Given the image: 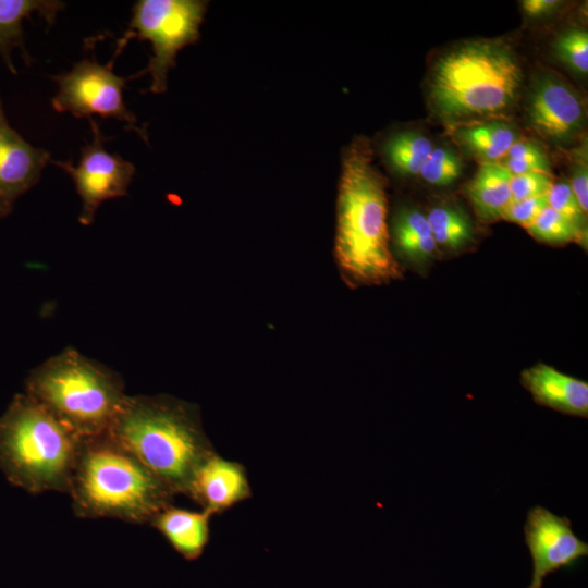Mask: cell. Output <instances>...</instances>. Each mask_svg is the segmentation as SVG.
Returning <instances> with one entry per match:
<instances>
[{
  "mask_svg": "<svg viewBox=\"0 0 588 588\" xmlns=\"http://www.w3.org/2000/svg\"><path fill=\"white\" fill-rule=\"evenodd\" d=\"M385 187L369 140L355 137L342 158L335 256L344 273L357 283H382L402 275L390 250Z\"/></svg>",
  "mask_w": 588,
  "mask_h": 588,
  "instance_id": "cell-1",
  "label": "cell"
},
{
  "mask_svg": "<svg viewBox=\"0 0 588 588\" xmlns=\"http://www.w3.org/2000/svg\"><path fill=\"white\" fill-rule=\"evenodd\" d=\"M175 495L215 452L198 408L168 395H128L107 431Z\"/></svg>",
  "mask_w": 588,
  "mask_h": 588,
  "instance_id": "cell-2",
  "label": "cell"
},
{
  "mask_svg": "<svg viewBox=\"0 0 588 588\" xmlns=\"http://www.w3.org/2000/svg\"><path fill=\"white\" fill-rule=\"evenodd\" d=\"M68 494L81 518L149 524L175 494L108 432L83 438Z\"/></svg>",
  "mask_w": 588,
  "mask_h": 588,
  "instance_id": "cell-3",
  "label": "cell"
},
{
  "mask_svg": "<svg viewBox=\"0 0 588 588\" xmlns=\"http://www.w3.org/2000/svg\"><path fill=\"white\" fill-rule=\"evenodd\" d=\"M522 82L523 71L511 47L499 40H471L436 61L428 98L440 119L460 125L505 112Z\"/></svg>",
  "mask_w": 588,
  "mask_h": 588,
  "instance_id": "cell-4",
  "label": "cell"
},
{
  "mask_svg": "<svg viewBox=\"0 0 588 588\" xmlns=\"http://www.w3.org/2000/svg\"><path fill=\"white\" fill-rule=\"evenodd\" d=\"M83 438L25 393L0 416V468L30 493L69 492Z\"/></svg>",
  "mask_w": 588,
  "mask_h": 588,
  "instance_id": "cell-5",
  "label": "cell"
},
{
  "mask_svg": "<svg viewBox=\"0 0 588 588\" xmlns=\"http://www.w3.org/2000/svg\"><path fill=\"white\" fill-rule=\"evenodd\" d=\"M24 393L82 438L107 432L127 396L117 371L74 347L35 367Z\"/></svg>",
  "mask_w": 588,
  "mask_h": 588,
  "instance_id": "cell-6",
  "label": "cell"
},
{
  "mask_svg": "<svg viewBox=\"0 0 588 588\" xmlns=\"http://www.w3.org/2000/svg\"><path fill=\"white\" fill-rule=\"evenodd\" d=\"M207 4L203 0H139L134 4L126 35L151 44L152 56L143 71L151 76L149 91H166L177 52L199 39Z\"/></svg>",
  "mask_w": 588,
  "mask_h": 588,
  "instance_id": "cell-7",
  "label": "cell"
},
{
  "mask_svg": "<svg viewBox=\"0 0 588 588\" xmlns=\"http://www.w3.org/2000/svg\"><path fill=\"white\" fill-rule=\"evenodd\" d=\"M50 78L58 85L51 100L56 111L70 112L75 118H113L147 140L146 132L137 126L136 115L124 103L123 89L128 78L117 75L111 64L101 65L94 57L84 58L69 72Z\"/></svg>",
  "mask_w": 588,
  "mask_h": 588,
  "instance_id": "cell-8",
  "label": "cell"
},
{
  "mask_svg": "<svg viewBox=\"0 0 588 588\" xmlns=\"http://www.w3.org/2000/svg\"><path fill=\"white\" fill-rule=\"evenodd\" d=\"M88 120L93 139L82 148L78 164L53 161L71 176L75 185L82 201L78 221L83 225H90L94 222L99 207L106 200L127 195L136 171L130 161L106 150L105 142L108 138L102 135L99 124L94 119Z\"/></svg>",
  "mask_w": 588,
  "mask_h": 588,
  "instance_id": "cell-9",
  "label": "cell"
},
{
  "mask_svg": "<svg viewBox=\"0 0 588 588\" xmlns=\"http://www.w3.org/2000/svg\"><path fill=\"white\" fill-rule=\"evenodd\" d=\"M524 536L532 562L527 588H542L549 574L572 571L588 555V543L575 535L571 519L540 505L528 510Z\"/></svg>",
  "mask_w": 588,
  "mask_h": 588,
  "instance_id": "cell-10",
  "label": "cell"
},
{
  "mask_svg": "<svg viewBox=\"0 0 588 588\" xmlns=\"http://www.w3.org/2000/svg\"><path fill=\"white\" fill-rule=\"evenodd\" d=\"M526 114L529 126L542 138L568 143L583 130L585 107L566 82L551 73H541L528 90Z\"/></svg>",
  "mask_w": 588,
  "mask_h": 588,
  "instance_id": "cell-11",
  "label": "cell"
},
{
  "mask_svg": "<svg viewBox=\"0 0 588 588\" xmlns=\"http://www.w3.org/2000/svg\"><path fill=\"white\" fill-rule=\"evenodd\" d=\"M49 161V151L34 147L9 124L0 98V219L39 182Z\"/></svg>",
  "mask_w": 588,
  "mask_h": 588,
  "instance_id": "cell-12",
  "label": "cell"
},
{
  "mask_svg": "<svg viewBox=\"0 0 588 588\" xmlns=\"http://www.w3.org/2000/svg\"><path fill=\"white\" fill-rule=\"evenodd\" d=\"M186 497L203 511L221 514L252 497L246 468L215 451L195 470Z\"/></svg>",
  "mask_w": 588,
  "mask_h": 588,
  "instance_id": "cell-13",
  "label": "cell"
},
{
  "mask_svg": "<svg viewBox=\"0 0 588 588\" xmlns=\"http://www.w3.org/2000/svg\"><path fill=\"white\" fill-rule=\"evenodd\" d=\"M520 382L537 404L566 415L587 418V381L538 363L522 371Z\"/></svg>",
  "mask_w": 588,
  "mask_h": 588,
  "instance_id": "cell-14",
  "label": "cell"
},
{
  "mask_svg": "<svg viewBox=\"0 0 588 588\" xmlns=\"http://www.w3.org/2000/svg\"><path fill=\"white\" fill-rule=\"evenodd\" d=\"M211 514L173 504L160 511L149 523L185 560L200 558L209 542Z\"/></svg>",
  "mask_w": 588,
  "mask_h": 588,
  "instance_id": "cell-15",
  "label": "cell"
},
{
  "mask_svg": "<svg viewBox=\"0 0 588 588\" xmlns=\"http://www.w3.org/2000/svg\"><path fill=\"white\" fill-rule=\"evenodd\" d=\"M63 8V2L53 0H0V57L11 73L16 74L13 49L22 52L26 65L32 62L25 48L23 21L36 12L51 25Z\"/></svg>",
  "mask_w": 588,
  "mask_h": 588,
  "instance_id": "cell-16",
  "label": "cell"
},
{
  "mask_svg": "<svg viewBox=\"0 0 588 588\" xmlns=\"http://www.w3.org/2000/svg\"><path fill=\"white\" fill-rule=\"evenodd\" d=\"M511 176L502 163H482L465 185V194L482 221L502 219L512 201Z\"/></svg>",
  "mask_w": 588,
  "mask_h": 588,
  "instance_id": "cell-17",
  "label": "cell"
},
{
  "mask_svg": "<svg viewBox=\"0 0 588 588\" xmlns=\"http://www.w3.org/2000/svg\"><path fill=\"white\" fill-rule=\"evenodd\" d=\"M455 139L482 163H500L520 137L505 121L487 120L456 125Z\"/></svg>",
  "mask_w": 588,
  "mask_h": 588,
  "instance_id": "cell-18",
  "label": "cell"
},
{
  "mask_svg": "<svg viewBox=\"0 0 588 588\" xmlns=\"http://www.w3.org/2000/svg\"><path fill=\"white\" fill-rule=\"evenodd\" d=\"M394 242L399 250L413 261L427 260L437 249L427 217L416 209H403L395 218Z\"/></svg>",
  "mask_w": 588,
  "mask_h": 588,
  "instance_id": "cell-19",
  "label": "cell"
},
{
  "mask_svg": "<svg viewBox=\"0 0 588 588\" xmlns=\"http://www.w3.org/2000/svg\"><path fill=\"white\" fill-rule=\"evenodd\" d=\"M433 148L427 135L407 131L391 137L385 143L384 154L395 171L404 175H416Z\"/></svg>",
  "mask_w": 588,
  "mask_h": 588,
  "instance_id": "cell-20",
  "label": "cell"
},
{
  "mask_svg": "<svg viewBox=\"0 0 588 588\" xmlns=\"http://www.w3.org/2000/svg\"><path fill=\"white\" fill-rule=\"evenodd\" d=\"M427 221L437 245L458 249L473 240L471 221L456 207L445 205L434 207L429 211Z\"/></svg>",
  "mask_w": 588,
  "mask_h": 588,
  "instance_id": "cell-21",
  "label": "cell"
},
{
  "mask_svg": "<svg viewBox=\"0 0 588 588\" xmlns=\"http://www.w3.org/2000/svg\"><path fill=\"white\" fill-rule=\"evenodd\" d=\"M538 241L562 244L583 237V230L549 206L526 229Z\"/></svg>",
  "mask_w": 588,
  "mask_h": 588,
  "instance_id": "cell-22",
  "label": "cell"
},
{
  "mask_svg": "<svg viewBox=\"0 0 588 588\" xmlns=\"http://www.w3.org/2000/svg\"><path fill=\"white\" fill-rule=\"evenodd\" d=\"M463 171L461 157L450 147H434L420 169L422 180L431 185L445 186L455 182Z\"/></svg>",
  "mask_w": 588,
  "mask_h": 588,
  "instance_id": "cell-23",
  "label": "cell"
},
{
  "mask_svg": "<svg viewBox=\"0 0 588 588\" xmlns=\"http://www.w3.org/2000/svg\"><path fill=\"white\" fill-rule=\"evenodd\" d=\"M559 59L574 72L586 75L588 72V33L572 28L562 33L554 42Z\"/></svg>",
  "mask_w": 588,
  "mask_h": 588,
  "instance_id": "cell-24",
  "label": "cell"
},
{
  "mask_svg": "<svg viewBox=\"0 0 588 588\" xmlns=\"http://www.w3.org/2000/svg\"><path fill=\"white\" fill-rule=\"evenodd\" d=\"M547 200L550 208L566 217L580 228V224L584 221V215L586 213L581 210L571 188L569 182L562 181L553 183L547 194Z\"/></svg>",
  "mask_w": 588,
  "mask_h": 588,
  "instance_id": "cell-25",
  "label": "cell"
},
{
  "mask_svg": "<svg viewBox=\"0 0 588 588\" xmlns=\"http://www.w3.org/2000/svg\"><path fill=\"white\" fill-rule=\"evenodd\" d=\"M552 184L551 174L530 172L512 175L510 180L512 201L547 195Z\"/></svg>",
  "mask_w": 588,
  "mask_h": 588,
  "instance_id": "cell-26",
  "label": "cell"
},
{
  "mask_svg": "<svg viewBox=\"0 0 588 588\" xmlns=\"http://www.w3.org/2000/svg\"><path fill=\"white\" fill-rule=\"evenodd\" d=\"M548 207L547 195L511 201L502 219L529 228L539 215Z\"/></svg>",
  "mask_w": 588,
  "mask_h": 588,
  "instance_id": "cell-27",
  "label": "cell"
},
{
  "mask_svg": "<svg viewBox=\"0 0 588 588\" xmlns=\"http://www.w3.org/2000/svg\"><path fill=\"white\" fill-rule=\"evenodd\" d=\"M503 167L511 173V175H519L530 172H540L551 174L550 159L547 156L523 159H507L504 158L502 162Z\"/></svg>",
  "mask_w": 588,
  "mask_h": 588,
  "instance_id": "cell-28",
  "label": "cell"
},
{
  "mask_svg": "<svg viewBox=\"0 0 588 588\" xmlns=\"http://www.w3.org/2000/svg\"><path fill=\"white\" fill-rule=\"evenodd\" d=\"M571 188L581 208L586 213L588 209V175L586 160H579L572 170Z\"/></svg>",
  "mask_w": 588,
  "mask_h": 588,
  "instance_id": "cell-29",
  "label": "cell"
},
{
  "mask_svg": "<svg viewBox=\"0 0 588 588\" xmlns=\"http://www.w3.org/2000/svg\"><path fill=\"white\" fill-rule=\"evenodd\" d=\"M556 0H524L522 8L531 17H539L553 12L559 5Z\"/></svg>",
  "mask_w": 588,
  "mask_h": 588,
  "instance_id": "cell-30",
  "label": "cell"
}]
</instances>
